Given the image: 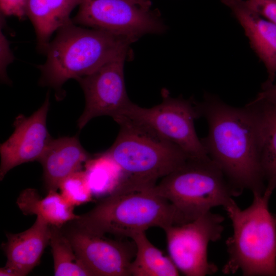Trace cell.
<instances>
[{
  "label": "cell",
  "mask_w": 276,
  "mask_h": 276,
  "mask_svg": "<svg viewBox=\"0 0 276 276\" xmlns=\"http://www.w3.org/2000/svg\"><path fill=\"white\" fill-rule=\"evenodd\" d=\"M153 187L121 186L73 221L94 234L130 239L150 227L174 225L172 206Z\"/></svg>",
  "instance_id": "4"
},
{
  "label": "cell",
  "mask_w": 276,
  "mask_h": 276,
  "mask_svg": "<svg viewBox=\"0 0 276 276\" xmlns=\"http://www.w3.org/2000/svg\"><path fill=\"white\" fill-rule=\"evenodd\" d=\"M222 216L207 212L181 225L165 227L170 257L178 270L188 276L212 274L217 267L208 260L210 242L221 238L224 227Z\"/></svg>",
  "instance_id": "8"
},
{
  "label": "cell",
  "mask_w": 276,
  "mask_h": 276,
  "mask_svg": "<svg viewBox=\"0 0 276 276\" xmlns=\"http://www.w3.org/2000/svg\"><path fill=\"white\" fill-rule=\"evenodd\" d=\"M59 188L63 197L74 206L93 200V195L84 170L76 171L68 176L61 182Z\"/></svg>",
  "instance_id": "22"
},
{
  "label": "cell",
  "mask_w": 276,
  "mask_h": 276,
  "mask_svg": "<svg viewBox=\"0 0 276 276\" xmlns=\"http://www.w3.org/2000/svg\"><path fill=\"white\" fill-rule=\"evenodd\" d=\"M81 0H28L26 15L35 30L38 47L43 52L53 33L73 22L70 15Z\"/></svg>",
  "instance_id": "16"
},
{
  "label": "cell",
  "mask_w": 276,
  "mask_h": 276,
  "mask_svg": "<svg viewBox=\"0 0 276 276\" xmlns=\"http://www.w3.org/2000/svg\"><path fill=\"white\" fill-rule=\"evenodd\" d=\"M16 203L24 214L36 215L50 225L58 227L79 217L74 213V206L57 191H48L42 197L36 190L27 188L20 193Z\"/></svg>",
  "instance_id": "17"
},
{
  "label": "cell",
  "mask_w": 276,
  "mask_h": 276,
  "mask_svg": "<svg viewBox=\"0 0 276 276\" xmlns=\"http://www.w3.org/2000/svg\"><path fill=\"white\" fill-rule=\"evenodd\" d=\"M72 19L80 26L131 37L163 32L165 26L150 9L129 0H81Z\"/></svg>",
  "instance_id": "9"
},
{
  "label": "cell",
  "mask_w": 276,
  "mask_h": 276,
  "mask_svg": "<svg viewBox=\"0 0 276 276\" xmlns=\"http://www.w3.org/2000/svg\"><path fill=\"white\" fill-rule=\"evenodd\" d=\"M136 251L130 266V275L177 276L178 269L170 257L154 246L148 239L145 232L134 235Z\"/></svg>",
  "instance_id": "18"
},
{
  "label": "cell",
  "mask_w": 276,
  "mask_h": 276,
  "mask_svg": "<svg viewBox=\"0 0 276 276\" xmlns=\"http://www.w3.org/2000/svg\"><path fill=\"white\" fill-rule=\"evenodd\" d=\"M243 28L250 46L264 64L268 74L262 87L276 78V25L254 10L246 0H221Z\"/></svg>",
  "instance_id": "14"
},
{
  "label": "cell",
  "mask_w": 276,
  "mask_h": 276,
  "mask_svg": "<svg viewBox=\"0 0 276 276\" xmlns=\"http://www.w3.org/2000/svg\"><path fill=\"white\" fill-rule=\"evenodd\" d=\"M260 15L276 25V0H246Z\"/></svg>",
  "instance_id": "23"
},
{
  "label": "cell",
  "mask_w": 276,
  "mask_h": 276,
  "mask_svg": "<svg viewBox=\"0 0 276 276\" xmlns=\"http://www.w3.org/2000/svg\"><path fill=\"white\" fill-rule=\"evenodd\" d=\"M196 105L200 117L208 124V134L201 141L209 156L236 189L263 194L266 186L261 165L259 103L252 100L235 107L206 94Z\"/></svg>",
  "instance_id": "1"
},
{
  "label": "cell",
  "mask_w": 276,
  "mask_h": 276,
  "mask_svg": "<svg viewBox=\"0 0 276 276\" xmlns=\"http://www.w3.org/2000/svg\"><path fill=\"white\" fill-rule=\"evenodd\" d=\"M251 204L241 210L234 199L224 207L233 233L226 242L228 258L222 271L243 275L276 276V215L268 209L271 195L254 193Z\"/></svg>",
  "instance_id": "3"
},
{
  "label": "cell",
  "mask_w": 276,
  "mask_h": 276,
  "mask_svg": "<svg viewBox=\"0 0 276 276\" xmlns=\"http://www.w3.org/2000/svg\"><path fill=\"white\" fill-rule=\"evenodd\" d=\"M79 259L92 276H129L135 245L91 233L73 221L62 226Z\"/></svg>",
  "instance_id": "10"
},
{
  "label": "cell",
  "mask_w": 276,
  "mask_h": 276,
  "mask_svg": "<svg viewBox=\"0 0 276 276\" xmlns=\"http://www.w3.org/2000/svg\"><path fill=\"white\" fill-rule=\"evenodd\" d=\"M84 167L93 196H107L120 186L124 178L121 167L106 151L90 157Z\"/></svg>",
  "instance_id": "20"
},
{
  "label": "cell",
  "mask_w": 276,
  "mask_h": 276,
  "mask_svg": "<svg viewBox=\"0 0 276 276\" xmlns=\"http://www.w3.org/2000/svg\"><path fill=\"white\" fill-rule=\"evenodd\" d=\"M255 100H265L276 104V83L268 86L262 87Z\"/></svg>",
  "instance_id": "26"
},
{
  "label": "cell",
  "mask_w": 276,
  "mask_h": 276,
  "mask_svg": "<svg viewBox=\"0 0 276 276\" xmlns=\"http://www.w3.org/2000/svg\"><path fill=\"white\" fill-rule=\"evenodd\" d=\"M91 156L83 148L77 135L52 139L38 162L43 169V179L48 191H57L61 182L81 170Z\"/></svg>",
  "instance_id": "15"
},
{
  "label": "cell",
  "mask_w": 276,
  "mask_h": 276,
  "mask_svg": "<svg viewBox=\"0 0 276 276\" xmlns=\"http://www.w3.org/2000/svg\"><path fill=\"white\" fill-rule=\"evenodd\" d=\"M50 225L37 217L32 226L17 234H6L7 242L2 245L7 257L1 276H24L38 265L49 244Z\"/></svg>",
  "instance_id": "13"
},
{
  "label": "cell",
  "mask_w": 276,
  "mask_h": 276,
  "mask_svg": "<svg viewBox=\"0 0 276 276\" xmlns=\"http://www.w3.org/2000/svg\"><path fill=\"white\" fill-rule=\"evenodd\" d=\"M120 130L106 151L124 174L121 185L154 187L190 158L181 148L145 124L125 116L114 120Z\"/></svg>",
  "instance_id": "5"
},
{
  "label": "cell",
  "mask_w": 276,
  "mask_h": 276,
  "mask_svg": "<svg viewBox=\"0 0 276 276\" xmlns=\"http://www.w3.org/2000/svg\"><path fill=\"white\" fill-rule=\"evenodd\" d=\"M49 244L56 276H91L75 253L62 227L50 225Z\"/></svg>",
  "instance_id": "21"
},
{
  "label": "cell",
  "mask_w": 276,
  "mask_h": 276,
  "mask_svg": "<svg viewBox=\"0 0 276 276\" xmlns=\"http://www.w3.org/2000/svg\"><path fill=\"white\" fill-rule=\"evenodd\" d=\"M49 94L41 107L31 116L19 114L13 123L14 130L0 146V179L13 168L24 163L37 161L53 138L47 126L50 108Z\"/></svg>",
  "instance_id": "12"
},
{
  "label": "cell",
  "mask_w": 276,
  "mask_h": 276,
  "mask_svg": "<svg viewBox=\"0 0 276 276\" xmlns=\"http://www.w3.org/2000/svg\"><path fill=\"white\" fill-rule=\"evenodd\" d=\"M14 60L10 50L9 43L6 37L1 31V77L3 81L9 82L6 74V68Z\"/></svg>",
  "instance_id": "25"
},
{
  "label": "cell",
  "mask_w": 276,
  "mask_h": 276,
  "mask_svg": "<svg viewBox=\"0 0 276 276\" xmlns=\"http://www.w3.org/2000/svg\"><path fill=\"white\" fill-rule=\"evenodd\" d=\"M162 96V102L150 108L142 107L131 102L120 116L150 127L181 148L190 157L209 156L194 127L195 120L200 117L196 102L172 98L166 90Z\"/></svg>",
  "instance_id": "7"
},
{
  "label": "cell",
  "mask_w": 276,
  "mask_h": 276,
  "mask_svg": "<svg viewBox=\"0 0 276 276\" xmlns=\"http://www.w3.org/2000/svg\"><path fill=\"white\" fill-rule=\"evenodd\" d=\"M135 39L107 31L77 26L73 22L57 31L46 50L45 62L39 65V84L64 97L63 85L88 75L112 60L127 57Z\"/></svg>",
  "instance_id": "2"
},
{
  "label": "cell",
  "mask_w": 276,
  "mask_h": 276,
  "mask_svg": "<svg viewBox=\"0 0 276 276\" xmlns=\"http://www.w3.org/2000/svg\"><path fill=\"white\" fill-rule=\"evenodd\" d=\"M174 212V225L192 221L217 206L223 208L241 192L209 156L189 158L153 188Z\"/></svg>",
  "instance_id": "6"
},
{
  "label": "cell",
  "mask_w": 276,
  "mask_h": 276,
  "mask_svg": "<svg viewBox=\"0 0 276 276\" xmlns=\"http://www.w3.org/2000/svg\"><path fill=\"white\" fill-rule=\"evenodd\" d=\"M27 2L28 0H0L1 11L3 15L22 18L26 15Z\"/></svg>",
  "instance_id": "24"
},
{
  "label": "cell",
  "mask_w": 276,
  "mask_h": 276,
  "mask_svg": "<svg viewBox=\"0 0 276 276\" xmlns=\"http://www.w3.org/2000/svg\"><path fill=\"white\" fill-rule=\"evenodd\" d=\"M132 3L144 8L150 9L151 6V0H129Z\"/></svg>",
  "instance_id": "27"
},
{
  "label": "cell",
  "mask_w": 276,
  "mask_h": 276,
  "mask_svg": "<svg viewBox=\"0 0 276 276\" xmlns=\"http://www.w3.org/2000/svg\"><path fill=\"white\" fill-rule=\"evenodd\" d=\"M127 57L110 61L91 73L76 79L85 97V105L77 121L81 130L92 119L120 116L131 101L125 84L124 65Z\"/></svg>",
  "instance_id": "11"
},
{
  "label": "cell",
  "mask_w": 276,
  "mask_h": 276,
  "mask_svg": "<svg viewBox=\"0 0 276 276\" xmlns=\"http://www.w3.org/2000/svg\"><path fill=\"white\" fill-rule=\"evenodd\" d=\"M259 103L261 116V165L266 182L265 191L276 189V104L265 100Z\"/></svg>",
  "instance_id": "19"
}]
</instances>
